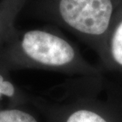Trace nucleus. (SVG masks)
I'll use <instances>...</instances> for the list:
<instances>
[{
  "label": "nucleus",
  "instance_id": "f257e3e1",
  "mask_svg": "<svg viewBox=\"0 0 122 122\" xmlns=\"http://www.w3.org/2000/svg\"><path fill=\"white\" fill-rule=\"evenodd\" d=\"M0 68L8 72L22 69L94 71L76 47L50 26L29 30L14 28L0 46Z\"/></svg>",
  "mask_w": 122,
  "mask_h": 122
},
{
  "label": "nucleus",
  "instance_id": "f03ea898",
  "mask_svg": "<svg viewBox=\"0 0 122 122\" xmlns=\"http://www.w3.org/2000/svg\"><path fill=\"white\" fill-rule=\"evenodd\" d=\"M122 0H28L33 18L62 27L105 56L109 25Z\"/></svg>",
  "mask_w": 122,
  "mask_h": 122
},
{
  "label": "nucleus",
  "instance_id": "7ed1b4c3",
  "mask_svg": "<svg viewBox=\"0 0 122 122\" xmlns=\"http://www.w3.org/2000/svg\"><path fill=\"white\" fill-rule=\"evenodd\" d=\"M105 57L122 69V3L117 10L106 36Z\"/></svg>",
  "mask_w": 122,
  "mask_h": 122
},
{
  "label": "nucleus",
  "instance_id": "20e7f679",
  "mask_svg": "<svg viewBox=\"0 0 122 122\" xmlns=\"http://www.w3.org/2000/svg\"><path fill=\"white\" fill-rule=\"evenodd\" d=\"M30 95L11 79L10 72L0 68V109L25 106Z\"/></svg>",
  "mask_w": 122,
  "mask_h": 122
},
{
  "label": "nucleus",
  "instance_id": "39448f33",
  "mask_svg": "<svg viewBox=\"0 0 122 122\" xmlns=\"http://www.w3.org/2000/svg\"><path fill=\"white\" fill-rule=\"evenodd\" d=\"M28 0H0V46L15 28L17 17Z\"/></svg>",
  "mask_w": 122,
  "mask_h": 122
},
{
  "label": "nucleus",
  "instance_id": "423d86ee",
  "mask_svg": "<svg viewBox=\"0 0 122 122\" xmlns=\"http://www.w3.org/2000/svg\"><path fill=\"white\" fill-rule=\"evenodd\" d=\"M0 122H39L24 106L0 109Z\"/></svg>",
  "mask_w": 122,
  "mask_h": 122
},
{
  "label": "nucleus",
  "instance_id": "0eeeda50",
  "mask_svg": "<svg viewBox=\"0 0 122 122\" xmlns=\"http://www.w3.org/2000/svg\"><path fill=\"white\" fill-rule=\"evenodd\" d=\"M63 122H108L94 111L86 109H75L69 112Z\"/></svg>",
  "mask_w": 122,
  "mask_h": 122
}]
</instances>
